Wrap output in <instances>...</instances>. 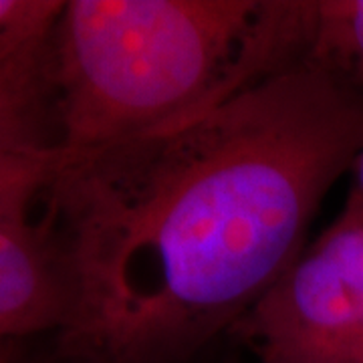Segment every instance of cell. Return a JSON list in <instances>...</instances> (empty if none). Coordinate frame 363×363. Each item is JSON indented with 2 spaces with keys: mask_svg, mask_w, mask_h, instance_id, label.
Returning <instances> with one entry per match:
<instances>
[{
  "mask_svg": "<svg viewBox=\"0 0 363 363\" xmlns=\"http://www.w3.org/2000/svg\"><path fill=\"white\" fill-rule=\"evenodd\" d=\"M363 147V91L298 61L174 128L63 156L49 192L71 277L69 353L186 363L305 250Z\"/></svg>",
  "mask_w": 363,
  "mask_h": 363,
  "instance_id": "cell-1",
  "label": "cell"
},
{
  "mask_svg": "<svg viewBox=\"0 0 363 363\" xmlns=\"http://www.w3.org/2000/svg\"><path fill=\"white\" fill-rule=\"evenodd\" d=\"M311 0H69L51 37L59 150L174 128L305 61Z\"/></svg>",
  "mask_w": 363,
  "mask_h": 363,
  "instance_id": "cell-2",
  "label": "cell"
},
{
  "mask_svg": "<svg viewBox=\"0 0 363 363\" xmlns=\"http://www.w3.org/2000/svg\"><path fill=\"white\" fill-rule=\"evenodd\" d=\"M259 363H333L363 333V222L339 214L236 323Z\"/></svg>",
  "mask_w": 363,
  "mask_h": 363,
  "instance_id": "cell-3",
  "label": "cell"
},
{
  "mask_svg": "<svg viewBox=\"0 0 363 363\" xmlns=\"http://www.w3.org/2000/svg\"><path fill=\"white\" fill-rule=\"evenodd\" d=\"M71 277L55 230L28 220L0 222V343L65 329L71 317Z\"/></svg>",
  "mask_w": 363,
  "mask_h": 363,
  "instance_id": "cell-4",
  "label": "cell"
},
{
  "mask_svg": "<svg viewBox=\"0 0 363 363\" xmlns=\"http://www.w3.org/2000/svg\"><path fill=\"white\" fill-rule=\"evenodd\" d=\"M59 150L51 79V43L23 52H0V154Z\"/></svg>",
  "mask_w": 363,
  "mask_h": 363,
  "instance_id": "cell-5",
  "label": "cell"
},
{
  "mask_svg": "<svg viewBox=\"0 0 363 363\" xmlns=\"http://www.w3.org/2000/svg\"><path fill=\"white\" fill-rule=\"evenodd\" d=\"M305 61L363 91V0H311Z\"/></svg>",
  "mask_w": 363,
  "mask_h": 363,
  "instance_id": "cell-6",
  "label": "cell"
},
{
  "mask_svg": "<svg viewBox=\"0 0 363 363\" xmlns=\"http://www.w3.org/2000/svg\"><path fill=\"white\" fill-rule=\"evenodd\" d=\"M61 166V150L0 154V222L28 220V206L47 194Z\"/></svg>",
  "mask_w": 363,
  "mask_h": 363,
  "instance_id": "cell-7",
  "label": "cell"
},
{
  "mask_svg": "<svg viewBox=\"0 0 363 363\" xmlns=\"http://www.w3.org/2000/svg\"><path fill=\"white\" fill-rule=\"evenodd\" d=\"M61 0H0V52H23L51 43Z\"/></svg>",
  "mask_w": 363,
  "mask_h": 363,
  "instance_id": "cell-8",
  "label": "cell"
},
{
  "mask_svg": "<svg viewBox=\"0 0 363 363\" xmlns=\"http://www.w3.org/2000/svg\"><path fill=\"white\" fill-rule=\"evenodd\" d=\"M351 169H353V184H351V192L347 196V204L343 208V212L351 218L363 222V147L355 157Z\"/></svg>",
  "mask_w": 363,
  "mask_h": 363,
  "instance_id": "cell-9",
  "label": "cell"
},
{
  "mask_svg": "<svg viewBox=\"0 0 363 363\" xmlns=\"http://www.w3.org/2000/svg\"><path fill=\"white\" fill-rule=\"evenodd\" d=\"M333 363H363V333L345 353H341Z\"/></svg>",
  "mask_w": 363,
  "mask_h": 363,
  "instance_id": "cell-10",
  "label": "cell"
},
{
  "mask_svg": "<svg viewBox=\"0 0 363 363\" xmlns=\"http://www.w3.org/2000/svg\"><path fill=\"white\" fill-rule=\"evenodd\" d=\"M0 363H2V351H0Z\"/></svg>",
  "mask_w": 363,
  "mask_h": 363,
  "instance_id": "cell-11",
  "label": "cell"
}]
</instances>
